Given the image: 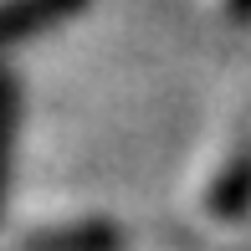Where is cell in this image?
Segmentation results:
<instances>
[{"label": "cell", "mask_w": 251, "mask_h": 251, "mask_svg": "<svg viewBox=\"0 0 251 251\" xmlns=\"http://www.w3.org/2000/svg\"><path fill=\"white\" fill-rule=\"evenodd\" d=\"M82 5L87 0H0V51L72 21Z\"/></svg>", "instance_id": "1"}, {"label": "cell", "mask_w": 251, "mask_h": 251, "mask_svg": "<svg viewBox=\"0 0 251 251\" xmlns=\"http://www.w3.org/2000/svg\"><path fill=\"white\" fill-rule=\"evenodd\" d=\"M21 251H123V226L118 221H62V226H47L36 231Z\"/></svg>", "instance_id": "2"}, {"label": "cell", "mask_w": 251, "mask_h": 251, "mask_svg": "<svg viewBox=\"0 0 251 251\" xmlns=\"http://www.w3.org/2000/svg\"><path fill=\"white\" fill-rule=\"evenodd\" d=\"M246 205H251V149H236L226 159V169L215 175L210 195H205V210H210L215 221H231Z\"/></svg>", "instance_id": "3"}, {"label": "cell", "mask_w": 251, "mask_h": 251, "mask_svg": "<svg viewBox=\"0 0 251 251\" xmlns=\"http://www.w3.org/2000/svg\"><path fill=\"white\" fill-rule=\"evenodd\" d=\"M16 123H21V87L0 67V205L10 190V159H16Z\"/></svg>", "instance_id": "4"}, {"label": "cell", "mask_w": 251, "mask_h": 251, "mask_svg": "<svg viewBox=\"0 0 251 251\" xmlns=\"http://www.w3.org/2000/svg\"><path fill=\"white\" fill-rule=\"evenodd\" d=\"M226 10H231V21H251V0H226Z\"/></svg>", "instance_id": "5"}]
</instances>
